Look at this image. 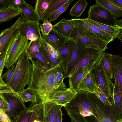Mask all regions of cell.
I'll return each instance as SVG.
<instances>
[{"instance_id":"52a82bcc","label":"cell","mask_w":122,"mask_h":122,"mask_svg":"<svg viewBox=\"0 0 122 122\" xmlns=\"http://www.w3.org/2000/svg\"><path fill=\"white\" fill-rule=\"evenodd\" d=\"M28 40L25 35L20 33L8 49L6 56L5 67L9 69L17 62L18 60L27 49Z\"/></svg>"},{"instance_id":"ffe728a7","label":"cell","mask_w":122,"mask_h":122,"mask_svg":"<svg viewBox=\"0 0 122 122\" xmlns=\"http://www.w3.org/2000/svg\"><path fill=\"white\" fill-rule=\"evenodd\" d=\"M75 27L73 21L65 18L53 26L52 30L63 36L70 38V35Z\"/></svg>"},{"instance_id":"7402d4cb","label":"cell","mask_w":122,"mask_h":122,"mask_svg":"<svg viewBox=\"0 0 122 122\" xmlns=\"http://www.w3.org/2000/svg\"><path fill=\"white\" fill-rule=\"evenodd\" d=\"M41 36L47 42L56 50L64 44L68 38L52 30L48 35L45 36L42 35Z\"/></svg>"},{"instance_id":"83f0119b","label":"cell","mask_w":122,"mask_h":122,"mask_svg":"<svg viewBox=\"0 0 122 122\" xmlns=\"http://www.w3.org/2000/svg\"><path fill=\"white\" fill-rule=\"evenodd\" d=\"M112 101L119 119H122V101L118 86L115 82L113 84Z\"/></svg>"},{"instance_id":"cb8c5ba5","label":"cell","mask_w":122,"mask_h":122,"mask_svg":"<svg viewBox=\"0 0 122 122\" xmlns=\"http://www.w3.org/2000/svg\"><path fill=\"white\" fill-rule=\"evenodd\" d=\"M113 56L111 53L104 52L100 62L107 76L111 81L113 76Z\"/></svg>"},{"instance_id":"4316f807","label":"cell","mask_w":122,"mask_h":122,"mask_svg":"<svg viewBox=\"0 0 122 122\" xmlns=\"http://www.w3.org/2000/svg\"><path fill=\"white\" fill-rule=\"evenodd\" d=\"M21 11L20 9L12 6L0 9V23L10 20L20 15Z\"/></svg>"},{"instance_id":"f546056e","label":"cell","mask_w":122,"mask_h":122,"mask_svg":"<svg viewBox=\"0 0 122 122\" xmlns=\"http://www.w3.org/2000/svg\"><path fill=\"white\" fill-rule=\"evenodd\" d=\"M69 0H50L48 6L41 20L42 21L49 19L50 15Z\"/></svg>"},{"instance_id":"60d3db41","label":"cell","mask_w":122,"mask_h":122,"mask_svg":"<svg viewBox=\"0 0 122 122\" xmlns=\"http://www.w3.org/2000/svg\"><path fill=\"white\" fill-rule=\"evenodd\" d=\"M63 69L60 64L59 66L56 76V81L55 88H58L64 83L63 81L64 79L63 74Z\"/></svg>"},{"instance_id":"db71d44e","label":"cell","mask_w":122,"mask_h":122,"mask_svg":"<svg viewBox=\"0 0 122 122\" xmlns=\"http://www.w3.org/2000/svg\"></svg>"},{"instance_id":"603a6c76","label":"cell","mask_w":122,"mask_h":122,"mask_svg":"<svg viewBox=\"0 0 122 122\" xmlns=\"http://www.w3.org/2000/svg\"><path fill=\"white\" fill-rule=\"evenodd\" d=\"M20 8L21 11L20 14L21 17L31 21L39 22L40 20L33 6L24 0Z\"/></svg>"},{"instance_id":"ee69618b","label":"cell","mask_w":122,"mask_h":122,"mask_svg":"<svg viewBox=\"0 0 122 122\" xmlns=\"http://www.w3.org/2000/svg\"><path fill=\"white\" fill-rule=\"evenodd\" d=\"M14 92L2 78L0 76V94L12 93Z\"/></svg>"},{"instance_id":"277c9868","label":"cell","mask_w":122,"mask_h":122,"mask_svg":"<svg viewBox=\"0 0 122 122\" xmlns=\"http://www.w3.org/2000/svg\"><path fill=\"white\" fill-rule=\"evenodd\" d=\"M26 20L23 18L19 17L11 27L2 30L0 35V59L6 57L8 49L20 34L19 27Z\"/></svg>"},{"instance_id":"8fae6325","label":"cell","mask_w":122,"mask_h":122,"mask_svg":"<svg viewBox=\"0 0 122 122\" xmlns=\"http://www.w3.org/2000/svg\"><path fill=\"white\" fill-rule=\"evenodd\" d=\"M6 99L8 104V110L5 112L12 121L22 111L27 109L21 98L15 92L0 94Z\"/></svg>"},{"instance_id":"ac0fdd59","label":"cell","mask_w":122,"mask_h":122,"mask_svg":"<svg viewBox=\"0 0 122 122\" xmlns=\"http://www.w3.org/2000/svg\"><path fill=\"white\" fill-rule=\"evenodd\" d=\"M98 64H91L84 67L69 78V86L71 90L74 92H77L78 90L79 84L83 79Z\"/></svg>"},{"instance_id":"836d02e7","label":"cell","mask_w":122,"mask_h":122,"mask_svg":"<svg viewBox=\"0 0 122 122\" xmlns=\"http://www.w3.org/2000/svg\"><path fill=\"white\" fill-rule=\"evenodd\" d=\"M50 0H37L35 1V11L41 20L47 9Z\"/></svg>"},{"instance_id":"4dcf8cb0","label":"cell","mask_w":122,"mask_h":122,"mask_svg":"<svg viewBox=\"0 0 122 122\" xmlns=\"http://www.w3.org/2000/svg\"><path fill=\"white\" fill-rule=\"evenodd\" d=\"M33 102H31L29 107L21 112L12 122H30L33 112Z\"/></svg>"},{"instance_id":"b9f144b4","label":"cell","mask_w":122,"mask_h":122,"mask_svg":"<svg viewBox=\"0 0 122 122\" xmlns=\"http://www.w3.org/2000/svg\"><path fill=\"white\" fill-rule=\"evenodd\" d=\"M16 69V66L13 65L4 73L2 75V78L7 84L9 83L12 79L14 75Z\"/></svg>"},{"instance_id":"7dc6e473","label":"cell","mask_w":122,"mask_h":122,"mask_svg":"<svg viewBox=\"0 0 122 122\" xmlns=\"http://www.w3.org/2000/svg\"><path fill=\"white\" fill-rule=\"evenodd\" d=\"M10 0H0V9L7 8L9 7Z\"/></svg>"},{"instance_id":"e0dca14e","label":"cell","mask_w":122,"mask_h":122,"mask_svg":"<svg viewBox=\"0 0 122 122\" xmlns=\"http://www.w3.org/2000/svg\"><path fill=\"white\" fill-rule=\"evenodd\" d=\"M77 41V40L75 39L68 38L64 44L58 50L60 54V64L62 68L64 76L72 50Z\"/></svg>"},{"instance_id":"f1b7e54d","label":"cell","mask_w":122,"mask_h":122,"mask_svg":"<svg viewBox=\"0 0 122 122\" xmlns=\"http://www.w3.org/2000/svg\"><path fill=\"white\" fill-rule=\"evenodd\" d=\"M98 4L108 10L116 18L122 17V9L118 7L109 0H95Z\"/></svg>"},{"instance_id":"7c38bea8","label":"cell","mask_w":122,"mask_h":122,"mask_svg":"<svg viewBox=\"0 0 122 122\" xmlns=\"http://www.w3.org/2000/svg\"><path fill=\"white\" fill-rule=\"evenodd\" d=\"M76 93L77 92H73L69 87L66 88L64 83L51 93L46 101H51L64 107L72 100Z\"/></svg>"},{"instance_id":"4fadbf2b","label":"cell","mask_w":122,"mask_h":122,"mask_svg":"<svg viewBox=\"0 0 122 122\" xmlns=\"http://www.w3.org/2000/svg\"><path fill=\"white\" fill-rule=\"evenodd\" d=\"M70 38L75 39L83 43L86 47L93 48L104 51L107 49V42L96 38L91 37L80 34L75 27Z\"/></svg>"},{"instance_id":"f5cc1de1","label":"cell","mask_w":122,"mask_h":122,"mask_svg":"<svg viewBox=\"0 0 122 122\" xmlns=\"http://www.w3.org/2000/svg\"><path fill=\"white\" fill-rule=\"evenodd\" d=\"M117 38L119 39L121 41L122 43V32L119 35Z\"/></svg>"},{"instance_id":"816d5d0a","label":"cell","mask_w":122,"mask_h":122,"mask_svg":"<svg viewBox=\"0 0 122 122\" xmlns=\"http://www.w3.org/2000/svg\"><path fill=\"white\" fill-rule=\"evenodd\" d=\"M115 27L118 29L122 30V19L117 20Z\"/></svg>"},{"instance_id":"ba28073f","label":"cell","mask_w":122,"mask_h":122,"mask_svg":"<svg viewBox=\"0 0 122 122\" xmlns=\"http://www.w3.org/2000/svg\"><path fill=\"white\" fill-rule=\"evenodd\" d=\"M104 51L98 49L85 47L80 55L78 62L67 77L70 78L75 73L91 64L99 63Z\"/></svg>"},{"instance_id":"d590c367","label":"cell","mask_w":122,"mask_h":122,"mask_svg":"<svg viewBox=\"0 0 122 122\" xmlns=\"http://www.w3.org/2000/svg\"><path fill=\"white\" fill-rule=\"evenodd\" d=\"M40 45L38 40L34 41H30L29 46L26 52L29 56L30 59L36 53L40 51Z\"/></svg>"},{"instance_id":"30bf717a","label":"cell","mask_w":122,"mask_h":122,"mask_svg":"<svg viewBox=\"0 0 122 122\" xmlns=\"http://www.w3.org/2000/svg\"><path fill=\"white\" fill-rule=\"evenodd\" d=\"M94 77L96 84L110 100H112L113 84L106 74L100 63L91 71Z\"/></svg>"},{"instance_id":"74e56055","label":"cell","mask_w":122,"mask_h":122,"mask_svg":"<svg viewBox=\"0 0 122 122\" xmlns=\"http://www.w3.org/2000/svg\"><path fill=\"white\" fill-rule=\"evenodd\" d=\"M31 59L37 60L46 68L48 69L52 67L46 58L40 46L39 52L36 54Z\"/></svg>"},{"instance_id":"bcb514c9","label":"cell","mask_w":122,"mask_h":122,"mask_svg":"<svg viewBox=\"0 0 122 122\" xmlns=\"http://www.w3.org/2000/svg\"><path fill=\"white\" fill-rule=\"evenodd\" d=\"M24 0H10L9 6L20 8V5L23 2Z\"/></svg>"},{"instance_id":"11a10c76","label":"cell","mask_w":122,"mask_h":122,"mask_svg":"<svg viewBox=\"0 0 122 122\" xmlns=\"http://www.w3.org/2000/svg\"><path fill=\"white\" fill-rule=\"evenodd\" d=\"M121 122H122V121Z\"/></svg>"},{"instance_id":"5bb4252c","label":"cell","mask_w":122,"mask_h":122,"mask_svg":"<svg viewBox=\"0 0 122 122\" xmlns=\"http://www.w3.org/2000/svg\"><path fill=\"white\" fill-rule=\"evenodd\" d=\"M38 21L26 20L23 22L18 29L21 34L25 35L27 39L33 41L40 40L42 36Z\"/></svg>"},{"instance_id":"3957f363","label":"cell","mask_w":122,"mask_h":122,"mask_svg":"<svg viewBox=\"0 0 122 122\" xmlns=\"http://www.w3.org/2000/svg\"><path fill=\"white\" fill-rule=\"evenodd\" d=\"M88 92L78 90L73 98L64 106L66 111L80 114L84 117L94 115Z\"/></svg>"},{"instance_id":"7a4b0ae2","label":"cell","mask_w":122,"mask_h":122,"mask_svg":"<svg viewBox=\"0 0 122 122\" xmlns=\"http://www.w3.org/2000/svg\"><path fill=\"white\" fill-rule=\"evenodd\" d=\"M30 59L25 51L20 57L17 63L13 76L8 84L10 87L17 94L25 89L30 81L33 67Z\"/></svg>"},{"instance_id":"e575fe53","label":"cell","mask_w":122,"mask_h":122,"mask_svg":"<svg viewBox=\"0 0 122 122\" xmlns=\"http://www.w3.org/2000/svg\"><path fill=\"white\" fill-rule=\"evenodd\" d=\"M73 1V0H69L67 2L52 13L49 17V21L50 22L55 21L61 14L66 11L69 5Z\"/></svg>"},{"instance_id":"44dd1931","label":"cell","mask_w":122,"mask_h":122,"mask_svg":"<svg viewBox=\"0 0 122 122\" xmlns=\"http://www.w3.org/2000/svg\"><path fill=\"white\" fill-rule=\"evenodd\" d=\"M113 57L114 82L117 85L122 101V57L115 55Z\"/></svg>"},{"instance_id":"8992f818","label":"cell","mask_w":122,"mask_h":122,"mask_svg":"<svg viewBox=\"0 0 122 122\" xmlns=\"http://www.w3.org/2000/svg\"><path fill=\"white\" fill-rule=\"evenodd\" d=\"M75 27L81 34L91 37L97 38L108 43L114 40L107 33L85 20L83 19H71Z\"/></svg>"},{"instance_id":"7bdbcfd3","label":"cell","mask_w":122,"mask_h":122,"mask_svg":"<svg viewBox=\"0 0 122 122\" xmlns=\"http://www.w3.org/2000/svg\"><path fill=\"white\" fill-rule=\"evenodd\" d=\"M66 111L70 118L71 122H88L84 117L80 114H76L67 111Z\"/></svg>"},{"instance_id":"f6af8a7d","label":"cell","mask_w":122,"mask_h":122,"mask_svg":"<svg viewBox=\"0 0 122 122\" xmlns=\"http://www.w3.org/2000/svg\"><path fill=\"white\" fill-rule=\"evenodd\" d=\"M8 103L5 97L0 94V109L6 112L8 110Z\"/></svg>"},{"instance_id":"d6a6232c","label":"cell","mask_w":122,"mask_h":122,"mask_svg":"<svg viewBox=\"0 0 122 122\" xmlns=\"http://www.w3.org/2000/svg\"><path fill=\"white\" fill-rule=\"evenodd\" d=\"M18 94L24 102H34L37 101V94L35 91L31 89L26 88Z\"/></svg>"},{"instance_id":"f35d334b","label":"cell","mask_w":122,"mask_h":122,"mask_svg":"<svg viewBox=\"0 0 122 122\" xmlns=\"http://www.w3.org/2000/svg\"><path fill=\"white\" fill-rule=\"evenodd\" d=\"M94 94L101 100L105 106L108 107L112 106V104L111 101L96 84L95 86Z\"/></svg>"},{"instance_id":"1f68e13d","label":"cell","mask_w":122,"mask_h":122,"mask_svg":"<svg viewBox=\"0 0 122 122\" xmlns=\"http://www.w3.org/2000/svg\"><path fill=\"white\" fill-rule=\"evenodd\" d=\"M88 4L85 0H78L71 8L69 14L73 16L80 17L85 10Z\"/></svg>"},{"instance_id":"5b68a950","label":"cell","mask_w":122,"mask_h":122,"mask_svg":"<svg viewBox=\"0 0 122 122\" xmlns=\"http://www.w3.org/2000/svg\"><path fill=\"white\" fill-rule=\"evenodd\" d=\"M94 115L84 117L88 122H121L122 119L114 118L106 112L104 104L95 94L88 93Z\"/></svg>"},{"instance_id":"d4e9b609","label":"cell","mask_w":122,"mask_h":122,"mask_svg":"<svg viewBox=\"0 0 122 122\" xmlns=\"http://www.w3.org/2000/svg\"><path fill=\"white\" fill-rule=\"evenodd\" d=\"M96 85L94 77L90 72L85 76L80 83L78 90L94 93Z\"/></svg>"},{"instance_id":"c3c4849f","label":"cell","mask_w":122,"mask_h":122,"mask_svg":"<svg viewBox=\"0 0 122 122\" xmlns=\"http://www.w3.org/2000/svg\"><path fill=\"white\" fill-rule=\"evenodd\" d=\"M6 64V57L0 59V76H1L2 73Z\"/></svg>"},{"instance_id":"6da1fadb","label":"cell","mask_w":122,"mask_h":122,"mask_svg":"<svg viewBox=\"0 0 122 122\" xmlns=\"http://www.w3.org/2000/svg\"><path fill=\"white\" fill-rule=\"evenodd\" d=\"M33 70L27 88L35 91L43 101H46L51 93L55 90L56 73L60 65L48 69L44 67L36 60L30 59Z\"/></svg>"},{"instance_id":"484cf974","label":"cell","mask_w":122,"mask_h":122,"mask_svg":"<svg viewBox=\"0 0 122 122\" xmlns=\"http://www.w3.org/2000/svg\"><path fill=\"white\" fill-rule=\"evenodd\" d=\"M83 19L109 34L113 40L117 38L119 35L122 32V30L118 29L116 27L100 23L89 19L87 18H84Z\"/></svg>"},{"instance_id":"2e32d148","label":"cell","mask_w":122,"mask_h":122,"mask_svg":"<svg viewBox=\"0 0 122 122\" xmlns=\"http://www.w3.org/2000/svg\"><path fill=\"white\" fill-rule=\"evenodd\" d=\"M63 107L51 101H42V122H55L57 114Z\"/></svg>"},{"instance_id":"ab89813d","label":"cell","mask_w":122,"mask_h":122,"mask_svg":"<svg viewBox=\"0 0 122 122\" xmlns=\"http://www.w3.org/2000/svg\"><path fill=\"white\" fill-rule=\"evenodd\" d=\"M51 22L46 20L44 21L43 23L39 24L40 31L42 35H47L52 30L53 25Z\"/></svg>"},{"instance_id":"8d00e7d4","label":"cell","mask_w":122,"mask_h":122,"mask_svg":"<svg viewBox=\"0 0 122 122\" xmlns=\"http://www.w3.org/2000/svg\"><path fill=\"white\" fill-rule=\"evenodd\" d=\"M42 100L37 95V102H33L34 106L33 112L30 122H34V120L41 114L42 112Z\"/></svg>"},{"instance_id":"681fc988","label":"cell","mask_w":122,"mask_h":122,"mask_svg":"<svg viewBox=\"0 0 122 122\" xmlns=\"http://www.w3.org/2000/svg\"><path fill=\"white\" fill-rule=\"evenodd\" d=\"M111 3L122 9V0H109Z\"/></svg>"},{"instance_id":"d6986e66","label":"cell","mask_w":122,"mask_h":122,"mask_svg":"<svg viewBox=\"0 0 122 122\" xmlns=\"http://www.w3.org/2000/svg\"><path fill=\"white\" fill-rule=\"evenodd\" d=\"M76 43L73 47L66 67L64 79L67 77L78 63L80 54L86 47L82 43L77 40Z\"/></svg>"},{"instance_id":"9c48e42d","label":"cell","mask_w":122,"mask_h":122,"mask_svg":"<svg viewBox=\"0 0 122 122\" xmlns=\"http://www.w3.org/2000/svg\"><path fill=\"white\" fill-rule=\"evenodd\" d=\"M88 19L110 26L115 27L117 20L107 9L98 4L90 6Z\"/></svg>"},{"instance_id":"f907efd6","label":"cell","mask_w":122,"mask_h":122,"mask_svg":"<svg viewBox=\"0 0 122 122\" xmlns=\"http://www.w3.org/2000/svg\"><path fill=\"white\" fill-rule=\"evenodd\" d=\"M62 112L61 110L57 114L55 122H62Z\"/></svg>"},{"instance_id":"9a60e30c","label":"cell","mask_w":122,"mask_h":122,"mask_svg":"<svg viewBox=\"0 0 122 122\" xmlns=\"http://www.w3.org/2000/svg\"><path fill=\"white\" fill-rule=\"evenodd\" d=\"M44 54L52 67H55L60 64V54L56 50L51 46L42 37L38 40Z\"/></svg>"}]
</instances>
